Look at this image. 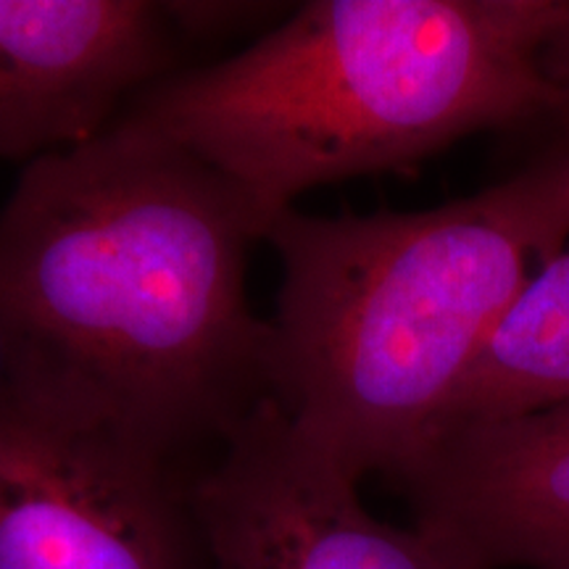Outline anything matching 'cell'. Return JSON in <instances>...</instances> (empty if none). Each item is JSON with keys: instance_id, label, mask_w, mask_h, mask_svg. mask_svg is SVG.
I'll return each mask as SVG.
<instances>
[{"instance_id": "1", "label": "cell", "mask_w": 569, "mask_h": 569, "mask_svg": "<svg viewBox=\"0 0 569 569\" xmlns=\"http://www.w3.org/2000/svg\"><path fill=\"white\" fill-rule=\"evenodd\" d=\"M256 243L264 224L232 182L122 122L21 167L0 206L9 393L203 467L272 401Z\"/></svg>"}, {"instance_id": "7", "label": "cell", "mask_w": 569, "mask_h": 569, "mask_svg": "<svg viewBox=\"0 0 569 569\" xmlns=\"http://www.w3.org/2000/svg\"><path fill=\"white\" fill-rule=\"evenodd\" d=\"M398 488L411 525L482 569H569V401L448 427Z\"/></svg>"}, {"instance_id": "4", "label": "cell", "mask_w": 569, "mask_h": 569, "mask_svg": "<svg viewBox=\"0 0 569 569\" xmlns=\"http://www.w3.org/2000/svg\"><path fill=\"white\" fill-rule=\"evenodd\" d=\"M203 467L0 401V569H209Z\"/></svg>"}, {"instance_id": "5", "label": "cell", "mask_w": 569, "mask_h": 569, "mask_svg": "<svg viewBox=\"0 0 569 569\" xmlns=\"http://www.w3.org/2000/svg\"><path fill=\"white\" fill-rule=\"evenodd\" d=\"M359 488L267 401L196 478L209 569H482L369 515Z\"/></svg>"}, {"instance_id": "9", "label": "cell", "mask_w": 569, "mask_h": 569, "mask_svg": "<svg viewBox=\"0 0 569 569\" xmlns=\"http://www.w3.org/2000/svg\"><path fill=\"white\" fill-rule=\"evenodd\" d=\"M182 38L193 42L256 30L272 13L267 3H169Z\"/></svg>"}, {"instance_id": "8", "label": "cell", "mask_w": 569, "mask_h": 569, "mask_svg": "<svg viewBox=\"0 0 569 569\" xmlns=\"http://www.w3.org/2000/svg\"><path fill=\"white\" fill-rule=\"evenodd\" d=\"M565 401H569V246L519 290L453 393L436 436L448 427L522 417Z\"/></svg>"}, {"instance_id": "3", "label": "cell", "mask_w": 569, "mask_h": 569, "mask_svg": "<svg viewBox=\"0 0 569 569\" xmlns=\"http://www.w3.org/2000/svg\"><path fill=\"white\" fill-rule=\"evenodd\" d=\"M557 124L475 196L338 217L296 206L267 224L272 403L353 480L401 482L519 290L569 246V111Z\"/></svg>"}, {"instance_id": "6", "label": "cell", "mask_w": 569, "mask_h": 569, "mask_svg": "<svg viewBox=\"0 0 569 569\" xmlns=\"http://www.w3.org/2000/svg\"><path fill=\"white\" fill-rule=\"evenodd\" d=\"M184 48L159 0H0V161L101 138Z\"/></svg>"}, {"instance_id": "10", "label": "cell", "mask_w": 569, "mask_h": 569, "mask_svg": "<svg viewBox=\"0 0 569 569\" xmlns=\"http://www.w3.org/2000/svg\"><path fill=\"white\" fill-rule=\"evenodd\" d=\"M9 396V372H6V359H3V348H0V401Z\"/></svg>"}, {"instance_id": "2", "label": "cell", "mask_w": 569, "mask_h": 569, "mask_svg": "<svg viewBox=\"0 0 569 569\" xmlns=\"http://www.w3.org/2000/svg\"><path fill=\"white\" fill-rule=\"evenodd\" d=\"M569 0H309L182 67L117 122L209 163L272 222L309 190L407 172L482 130L557 122Z\"/></svg>"}]
</instances>
